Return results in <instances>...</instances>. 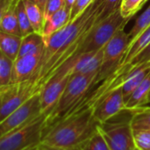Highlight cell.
I'll use <instances>...</instances> for the list:
<instances>
[{
  "mask_svg": "<svg viewBox=\"0 0 150 150\" xmlns=\"http://www.w3.org/2000/svg\"><path fill=\"white\" fill-rule=\"evenodd\" d=\"M43 53L26 55L14 60L12 83H20L30 80L35 81L40 70Z\"/></svg>",
  "mask_w": 150,
  "mask_h": 150,
  "instance_id": "obj_11",
  "label": "cell"
},
{
  "mask_svg": "<svg viewBox=\"0 0 150 150\" xmlns=\"http://www.w3.org/2000/svg\"><path fill=\"white\" fill-rule=\"evenodd\" d=\"M125 109L122 87L110 93L95 109L94 117L98 124H103Z\"/></svg>",
  "mask_w": 150,
  "mask_h": 150,
  "instance_id": "obj_12",
  "label": "cell"
},
{
  "mask_svg": "<svg viewBox=\"0 0 150 150\" xmlns=\"http://www.w3.org/2000/svg\"><path fill=\"white\" fill-rule=\"evenodd\" d=\"M16 12H17V16H18V21H19V26L21 28V35L22 37L34 33V28L30 23V21L28 19V16L26 12V8L23 3V0H18L17 1V6H16Z\"/></svg>",
  "mask_w": 150,
  "mask_h": 150,
  "instance_id": "obj_24",
  "label": "cell"
},
{
  "mask_svg": "<svg viewBox=\"0 0 150 150\" xmlns=\"http://www.w3.org/2000/svg\"><path fill=\"white\" fill-rule=\"evenodd\" d=\"M149 26H150V4L147 6V8L136 19L134 25L131 28L130 32L127 34L129 46Z\"/></svg>",
  "mask_w": 150,
  "mask_h": 150,
  "instance_id": "obj_22",
  "label": "cell"
},
{
  "mask_svg": "<svg viewBox=\"0 0 150 150\" xmlns=\"http://www.w3.org/2000/svg\"><path fill=\"white\" fill-rule=\"evenodd\" d=\"M149 71H150V61L144 62L142 64L134 65L131 68L127 75L126 81L124 82L122 86L125 103L128 101L133 91L144 80V78L146 77V75L148 73Z\"/></svg>",
  "mask_w": 150,
  "mask_h": 150,
  "instance_id": "obj_13",
  "label": "cell"
},
{
  "mask_svg": "<svg viewBox=\"0 0 150 150\" xmlns=\"http://www.w3.org/2000/svg\"><path fill=\"white\" fill-rule=\"evenodd\" d=\"M70 79L71 74L55 72L44 83L39 92L42 113L49 116L54 110Z\"/></svg>",
  "mask_w": 150,
  "mask_h": 150,
  "instance_id": "obj_10",
  "label": "cell"
},
{
  "mask_svg": "<svg viewBox=\"0 0 150 150\" xmlns=\"http://www.w3.org/2000/svg\"><path fill=\"white\" fill-rule=\"evenodd\" d=\"M38 150H43V149H40V148H38Z\"/></svg>",
  "mask_w": 150,
  "mask_h": 150,
  "instance_id": "obj_36",
  "label": "cell"
},
{
  "mask_svg": "<svg viewBox=\"0 0 150 150\" xmlns=\"http://www.w3.org/2000/svg\"><path fill=\"white\" fill-rule=\"evenodd\" d=\"M123 0H102V9L97 18V22L105 20L116 11L120 9Z\"/></svg>",
  "mask_w": 150,
  "mask_h": 150,
  "instance_id": "obj_27",
  "label": "cell"
},
{
  "mask_svg": "<svg viewBox=\"0 0 150 150\" xmlns=\"http://www.w3.org/2000/svg\"><path fill=\"white\" fill-rule=\"evenodd\" d=\"M114 116L108 121L99 124L98 129L103 135L110 150H135L133 130L131 121L132 110H128L127 114Z\"/></svg>",
  "mask_w": 150,
  "mask_h": 150,
  "instance_id": "obj_5",
  "label": "cell"
},
{
  "mask_svg": "<svg viewBox=\"0 0 150 150\" xmlns=\"http://www.w3.org/2000/svg\"><path fill=\"white\" fill-rule=\"evenodd\" d=\"M146 61H150V44L146 48H145L139 54H138L130 64L134 66Z\"/></svg>",
  "mask_w": 150,
  "mask_h": 150,
  "instance_id": "obj_31",
  "label": "cell"
},
{
  "mask_svg": "<svg viewBox=\"0 0 150 150\" xmlns=\"http://www.w3.org/2000/svg\"><path fill=\"white\" fill-rule=\"evenodd\" d=\"M23 3L34 31L42 35L45 21L43 11L31 0H23Z\"/></svg>",
  "mask_w": 150,
  "mask_h": 150,
  "instance_id": "obj_20",
  "label": "cell"
},
{
  "mask_svg": "<svg viewBox=\"0 0 150 150\" xmlns=\"http://www.w3.org/2000/svg\"><path fill=\"white\" fill-rule=\"evenodd\" d=\"M102 0L95 1L73 21L44 40V51L35 84L40 90L51 74L76 53L90 29L97 22Z\"/></svg>",
  "mask_w": 150,
  "mask_h": 150,
  "instance_id": "obj_1",
  "label": "cell"
},
{
  "mask_svg": "<svg viewBox=\"0 0 150 150\" xmlns=\"http://www.w3.org/2000/svg\"><path fill=\"white\" fill-rule=\"evenodd\" d=\"M133 137L138 150H150V130L133 131Z\"/></svg>",
  "mask_w": 150,
  "mask_h": 150,
  "instance_id": "obj_28",
  "label": "cell"
},
{
  "mask_svg": "<svg viewBox=\"0 0 150 150\" xmlns=\"http://www.w3.org/2000/svg\"><path fill=\"white\" fill-rule=\"evenodd\" d=\"M44 40L41 34L34 32L24 37H22L19 57H23L26 55L40 54L44 51Z\"/></svg>",
  "mask_w": 150,
  "mask_h": 150,
  "instance_id": "obj_16",
  "label": "cell"
},
{
  "mask_svg": "<svg viewBox=\"0 0 150 150\" xmlns=\"http://www.w3.org/2000/svg\"><path fill=\"white\" fill-rule=\"evenodd\" d=\"M38 92L34 80L0 86V123Z\"/></svg>",
  "mask_w": 150,
  "mask_h": 150,
  "instance_id": "obj_8",
  "label": "cell"
},
{
  "mask_svg": "<svg viewBox=\"0 0 150 150\" xmlns=\"http://www.w3.org/2000/svg\"><path fill=\"white\" fill-rule=\"evenodd\" d=\"M64 6V0H48L44 8V19L47 20L52 14L59 11Z\"/></svg>",
  "mask_w": 150,
  "mask_h": 150,
  "instance_id": "obj_30",
  "label": "cell"
},
{
  "mask_svg": "<svg viewBox=\"0 0 150 150\" xmlns=\"http://www.w3.org/2000/svg\"><path fill=\"white\" fill-rule=\"evenodd\" d=\"M99 125V124H98ZM81 150H110L103 135L97 126V130L84 143Z\"/></svg>",
  "mask_w": 150,
  "mask_h": 150,
  "instance_id": "obj_25",
  "label": "cell"
},
{
  "mask_svg": "<svg viewBox=\"0 0 150 150\" xmlns=\"http://www.w3.org/2000/svg\"><path fill=\"white\" fill-rule=\"evenodd\" d=\"M124 28H120L104 46L103 59L95 80V84L104 81L122 65L129 46L128 35L125 32Z\"/></svg>",
  "mask_w": 150,
  "mask_h": 150,
  "instance_id": "obj_7",
  "label": "cell"
},
{
  "mask_svg": "<svg viewBox=\"0 0 150 150\" xmlns=\"http://www.w3.org/2000/svg\"><path fill=\"white\" fill-rule=\"evenodd\" d=\"M47 115L41 114L28 124L0 138V150H35L39 147Z\"/></svg>",
  "mask_w": 150,
  "mask_h": 150,
  "instance_id": "obj_4",
  "label": "cell"
},
{
  "mask_svg": "<svg viewBox=\"0 0 150 150\" xmlns=\"http://www.w3.org/2000/svg\"><path fill=\"white\" fill-rule=\"evenodd\" d=\"M42 113L39 92L31 96L20 108L0 123V138L28 124Z\"/></svg>",
  "mask_w": 150,
  "mask_h": 150,
  "instance_id": "obj_9",
  "label": "cell"
},
{
  "mask_svg": "<svg viewBox=\"0 0 150 150\" xmlns=\"http://www.w3.org/2000/svg\"><path fill=\"white\" fill-rule=\"evenodd\" d=\"M14 61L0 51V86L12 83V74Z\"/></svg>",
  "mask_w": 150,
  "mask_h": 150,
  "instance_id": "obj_23",
  "label": "cell"
},
{
  "mask_svg": "<svg viewBox=\"0 0 150 150\" xmlns=\"http://www.w3.org/2000/svg\"><path fill=\"white\" fill-rule=\"evenodd\" d=\"M94 109L75 111L44 130L39 148L43 150H81L97 130Z\"/></svg>",
  "mask_w": 150,
  "mask_h": 150,
  "instance_id": "obj_2",
  "label": "cell"
},
{
  "mask_svg": "<svg viewBox=\"0 0 150 150\" xmlns=\"http://www.w3.org/2000/svg\"><path fill=\"white\" fill-rule=\"evenodd\" d=\"M146 0H124L120 12L125 19L131 20V18L140 9Z\"/></svg>",
  "mask_w": 150,
  "mask_h": 150,
  "instance_id": "obj_26",
  "label": "cell"
},
{
  "mask_svg": "<svg viewBox=\"0 0 150 150\" xmlns=\"http://www.w3.org/2000/svg\"><path fill=\"white\" fill-rule=\"evenodd\" d=\"M123 1H124V0H123Z\"/></svg>",
  "mask_w": 150,
  "mask_h": 150,
  "instance_id": "obj_39",
  "label": "cell"
},
{
  "mask_svg": "<svg viewBox=\"0 0 150 150\" xmlns=\"http://www.w3.org/2000/svg\"><path fill=\"white\" fill-rule=\"evenodd\" d=\"M95 0H76L71 10L70 22L73 21L78 16H80Z\"/></svg>",
  "mask_w": 150,
  "mask_h": 150,
  "instance_id": "obj_29",
  "label": "cell"
},
{
  "mask_svg": "<svg viewBox=\"0 0 150 150\" xmlns=\"http://www.w3.org/2000/svg\"><path fill=\"white\" fill-rule=\"evenodd\" d=\"M31 1L35 2L43 12H44V8H45V6L48 2V0H31Z\"/></svg>",
  "mask_w": 150,
  "mask_h": 150,
  "instance_id": "obj_33",
  "label": "cell"
},
{
  "mask_svg": "<svg viewBox=\"0 0 150 150\" xmlns=\"http://www.w3.org/2000/svg\"><path fill=\"white\" fill-rule=\"evenodd\" d=\"M14 0H0V21H1L5 13L11 6Z\"/></svg>",
  "mask_w": 150,
  "mask_h": 150,
  "instance_id": "obj_32",
  "label": "cell"
},
{
  "mask_svg": "<svg viewBox=\"0 0 150 150\" xmlns=\"http://www.w3.org/2000/svg\"><path fill=\"white\" fill-rule=\"evenodd\" d=\"M135 150H138V149H137V148H135Z\"/></svg>",
  "mask_w": 150,
  "mask_h": 150,
  "instance_id": "obj_38",
  "label": "cell"
},
{
  "mask_svg": "<svg viewBox=\"0 0 150 150\" xmlns=\"http://www.w3.org/2000/svg\"><path fill=\"white\" fill-rule=\"evenodd\" d=\"M70 15L71 10L64 6V7H62L59 11L45 20L42 33L43 39L48 38L54 33L64 28L70 22Z\"/></svg>",
  "mask_w": 150,
  "mask_h": 150,
  "instance_id": "obj_14",
  "label": "cell"
},
{
  "mask_svg": "<svg viewBox=\"0 0 150 150\" xmlns=\"http://www.w3.org/2000/svg\"><path fill=\"white\" fill-rule=\"evenodd\" d=\"M150 44V26L147 27L128 47L122 64H130L132 59Z\"/></svg>",
  "mask_w": 150,
  "mask_h": 150,
  "instance_id": "obj_19",
  "label": "cell"
},
{
  "mask_svg": "<svg viewBox=\"0 0 150 150\" xmlns=\"http://www.w3.org/2000/svg\"><path fill=\"white\" fill-rule=\"evenodd\" d=\"M75 1H76V0H64V6L68 8L69 10H71V7L74 5Z\"/></svg>",
  "mask_w": 150,
  "mask_h": 150,
  "instance_id": "obj_34",
  "label": "cell"
},
{
  "mask_svg": "<svg viewBox=\"0 0 150 150\" xmlns=\"http://www.w3.org/2000/svg\"><path fill=\"white\" fill-rule=\"evenodd\" d=\"M22 37L0 31V51L13 61L18 57Z\"/></svg>",
  "mask_w": 150,
  "mask_h": 150,
  "instance_id": "obj_18",
  "label": "cell"
},
{
  "mask_svg": "<svg viewBox=\"0 0 150 150\" xmlns=\"http://www.w3.org/2000/svg\"><path fill=\"white\" fill-rule=\"evenodd\" d=\"M130 20L125 19L120 12V9L116 11L105 20L96 22L95 26L88 33L81 45L72 57L83 53L94 52L103 48L111 39L114 34L122 27H125ZM71 57V58H72Z\"/></svg>",
  "mask_w": 150,
  "mask_h": 150,
  "instance_id": "obj_6",
  "label": "cell"
},
{
  "mask_svg": "<svg viewBox=\"0 0 150 150\" xmlns=\"http://www.w3.org/2000/svg\"><path fill=\"white\" fill-rule=\"evenodd\" d=\"M39 148V147H38ZM38 148H36V149H35V150H38Z\"/></svg>",
  "mask_w": 150,
  "mask_h": 150,
  "instance_id": "obj_37",
  "label": "cell"
},
{
  "mask_svg": "<svg viewBox=\"0 0 150 150\" xmlns=\"http://www.w3.org/2000/svg\"><path fill=\"white\" fill-rule=\"evenodd\" d=\"M150 103V93H149V96H148V103Z\"/></svg>",
  "mask_w": 150,
  "mask_h": 150,
  "instance_id": "obj_35",
  "label": "cell"
},
{
  "mask_svg": "<svg viewBox=\"0 0 150 150\" xmlns=\"http://www.w3.org/2000/svg\"><path fill=\"white\" fill-rule=\"evenodd\" d=\"M97 73L72 75L59 98L54 110L47 116L46 128L66 117L83 100L89 89L96 85L95 80Z\"/></svg>",
  "mask_w": 150,
  "mask_h": 150,
  "instance_id": "obj_3",
  "label": "cell"
},
{
  "mask_svg": "<svg viewBox=\"0 0 150 150\" xmlns=\"http://www.w3.org/2000/svg\"><path fill=\"white\" fill-rule=\"evenodd\" d=\"M150 93V71L144 80L133 91L128 101L125 103L126 110H136L148 103V96Z\"/></svg>",
  "mask_w": 150,
  "mask_h": 150,
  "instance_id": "obj_15",
  "label": "cell"
},
{
  "mask_svg": "<svg viewBox=\"0 0 150 150\" xmlns=\"http://www.w3.org/2000/svg\"><path fill=\"white\" fill-rule=\"evenodd\" d=\"M132 110V128L137 130H150V107H140Z\"/></svg>",
  "mask_w": 150,
  "mask_h": 150,
  "instance_id": "obj_21",
  "label": "cell"
},
{
  "mask_svg": "<svg viewBox=\"0 0 150 150\" xmlns=\"http://www.w3.org/2000/svg\"><path fill=\"white\" fill-rule=\"evenodd\" d=\"M17 1L18 0H14L11 6L5 13L1 21H0V31L22 37L16 12Z\"/></svg>",
  "mask_w": 150,
  "mask_h": 150,
  "instance_id": "obj_17",
  "label": "cell"
}]
</instances>
